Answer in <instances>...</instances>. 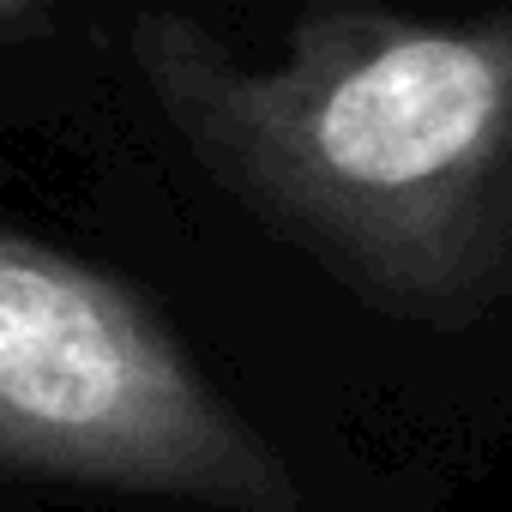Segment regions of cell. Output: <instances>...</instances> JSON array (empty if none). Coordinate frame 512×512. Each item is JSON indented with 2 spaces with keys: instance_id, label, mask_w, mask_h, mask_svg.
Returning a JSON list of instances; mask_svg holds the SVG:
<instances>
[{
  "instance_id": "3957f363",
  "label": "cell",
  "mask_w": 512,
  "mask_h": 512,
  "mask_svg": "<svg viewBox=\"0 0 512 512\" xmlns=\"http://www.w3.org/2000/svg\"><path fill=\"white\" fill-rule=\"evenodd\" d=\"M25 7V0H0V19H7V13H19Z\"/></svg>"
},
{
  "instance_id": "7a4b0ae2",
  "label": "cell",
  "mask_w": 512,
  "mask_h": 512,
  "mask_svg": "<svg viewBox=\"0 0 512 512\" xmlns=\"http://www.w3.org/2000/svg\"><path fill=\"white\" fill-rule=\"evenodd\" d=\"M512 103V61L488 37L410 31L350 61L308 109L302 145L344 193H416L470 169Z\"/></svg>"
},
{
  "instance_id": "6da1fadb",
  "label": "cell",
  "mask_w": 512,
  "mask_h": 512,
  "mask_svg": "<svg viewBox=\"0 0 512 512\" xmlns=\"http://www.w3.org/2000/svg\"><path fill=\"white\" fill-rule=\"evenodd\" d=\"M0 458L139 488H253L163 326L79 260L0 235Z\"/></svg>"
}]
</instances>
